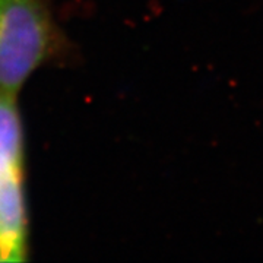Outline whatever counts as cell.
<instances>
[{"label": "cell", "mask_w": 263, "mask_h": 263, "mask_svg": "<svg viewBox=\"0 0 263 263\" xmlns=\"http://www.w3.org/2000/svg\"><path fill=\"white\" fill-rule=\"evenodd\" d=\"M25 136L16 95L0 91V263L29 254Z\"/></svg>", "instance_id": "obj_2"}, {"label": "cell", "mask_w": 263, "mask_h": 263, "mask_svg": "<svg viewBox=\"0 0 263 263\" xmlns=\"http://www.w3.org/2000/svg\"><path fill=\"white\" fill-rule=\"evenodd\" d=\"M67 38L50 0H0V91L18 97L40 67L63 59Z\"/></svg>", "instance_id": "obj_1"}]
</instances>
